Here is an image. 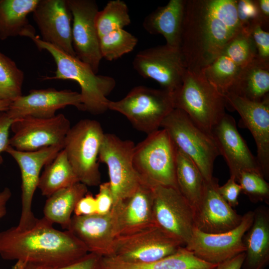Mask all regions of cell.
<instances>
[{
    "mask_svg": "<svg viewBox=\"0 0 269 269\" xmlns=\"http://www.w3.org/2000/svg\"><path fill=\"white\" fill-rule=\"evenodd\" d=\"M237 0H186L179 49L187 70L202 72L242 29Z\"/></svg>",
    "mask_w": 269,
    "mask_h": 269,
    "instance_id": "6da1fadb",
    "label": "cell"
},
{
    "mask_svg": "<svg viewBox=\"0 0 269 269\" xmlns=\"http://www.w3.org/2000/svg\"><path fill=\"white\" fill-rule=\"evenodd\" d=\"M44 217L25 230L16 226L0 232V257L36 265L60 267L72 264L89 252L71 232L55 229Z\"/></svg>",
    "mask_w": 269,
    "mask_h": 269,
    "instance_id": "7a4b0ae2",
    "label": "cell"
},
{
    "mask_svg": "<svg viewBox=\"0 0 269 269\" xmlns=\"http://www.w3.org/2000/svg\"><path fill=\"white\" fill-rule=\"evenodd\" d=\"M39 49L45 50L52 56L56 65L55 76L45 80H71L81 88L83 111L99 115L108 110L110 100L107 97L116 86L112 77L98 75L91 67L76 56H71L54 46L43 41L35 33L28 36Z\"/></svg>",
    "mask_w": 269,
    "mask_h": 269,
    "instance_id": "3957f363",
    "label": "cell"
},
{
    "mask_svg": "<svg viewBox=\"0 0 269 269\" xmlns=\"http://www.w3.org/2000/svg\"><path fill=\"white\" fill-rule=\"evenodd\" d=\"M173 97L174 108L183 111L210 134L226 114L224 96L207 80L202 72L187 70Z\"/></svg>",
    "mask_w": 269,
    "mask_h": 269,
    "instance_id": "277c9868",
    "label": "cell"
},
{
    "mask_svg": "<svg viewBox=\"0 0 269 269\" xmlns=\"http://www.w3.org/2000/svg\"><path fill=\"white\" fill-rule=\"evenodd\" d=\"M176 151L163 129L147 134L144 139L135 145L133 163L141 182L151 187L163 186L178 189Z\"/></svg>",
    "mask_w": 269,
    "mask_h": 269,
    "instance_id": "5b68a950",
    "label": "cell"
},
{
    "mask_svg": "<svg viewBox=\"0 0 269 269\" xmlns=\"http://www.w3.org/2000/svg\"><path fill=\"white\" fill-rule=\"evenodd\" d=\"M160 127L167 132L176 149L195 162L204 180L210 181L214 162L220 155L211 134L178 109H174L165 117Z\"/></svg>",
    "mask_w": 269,
    "mask_h": 269,
    "instance_id": "8992f818",
    "label": "cell"
},
{
    "mask_svg": "<svg viewBox=\"0 0 269 269\" xmlns=\"http://www.w3.org/2000/svg\"><path fill=\"white\" fill-rule=\"evenodd\" d=\"M105 133L100 123L83 119L71 127L63 149L80 182L87 186L101 183L99 154Z\"/></svg>",
    "mask_w": 269,
    "mask_h": 269,
    "instance_id": "52a82bcc",
    "label": "cell"
},
{
    "mask_svg": "<svg viewBox=\"0 0 269 269\" xmlns=\"http://www.w3.org/2000/svg\"><path fill=\"white\" fill-rule=\"evenodd\" d=\"M174 109L172 93L142 85L134 87L122 99L108 104V109L124 115L135 129L147 135L159 130Z\"/></svg>",
    "mask_w": 269,
    "mask_h": 269,
    "instance_id": "ba28073f",
    "label": "cell"
},
{
    "mask_svg": "<svg viewBox=\"0 0 269 269\" xmlns=\"http://www.w3.org/2000/svg\"><path fill=\"white\" fill-rule=\"evenodd\" d=\"M183 247L181 241L155 224L118 235L109 257L129 263L147 264L170 255Z\"/></svg>",
    "mask_w": 269,
    "mask_h": 269,
    "instance_id": "9c48e42d",
    "label": "cell"
},
{
    "mask_svg": "<svg viewBox=\"0 0 269 269\" xmlns=\"http://www.w3.org/2000/svg\"><path fill=\"white\" fill-rule=\"evenodd\" d=\"M135 144L112 134H105L99 161L108 167L114 204L131 196L141 183L133 163Z\"/></svg>",
    "mask_w": 269,
    "mask_h": 269,
    "instance_id": "30bf717a",
    "label": "cell"
},
{
    "mask_svg": "<svg viewBox=\"0 0 269 269\" xmlns=\"http://www.w3.org/2000/svg\"><path fill=\"white\" fill-rule=\"evenodd\" d=\"M257 54L251 35L242 29L202 72L207 80L224 95L242 70L257 57Z\"/></svg>",
    "mask_w": 269,
    "mask_h": 269,
    "instance_id": "8fae6325",
    "label": "cell"
},
{
    "mask_svg": "<svg viewBox=\"0 0 269 269\" xmlns=\"http://www.w3.org/2000/svg\"><path fill=\"white\" fill-rule=\"evenodd\" d=\"M153 191L155 223L185 247L196 228L193 207L176 188L157 186Z\"/></svg>",
    "mask_w": 269,
    "mask_h": 269,
    "instance_id": "7c38bea8",
    "label": "cell"
},
{
    "mask_svg": "<svg viewBox=\"0 0 269 269\" xmlns=\"http://www.w3.org/2000/svg\"><path fill=\"white\" fill-rule=\"evenodd\" d=\"M69 120L62 114L49 118L25 117L15 120L10 129L13 135L9 145L23 151H32L50 146H64L71 128Z\"/></svg>",
    "mask_w": 269,
    "mask_h": 269,
    "instance_id": "4fadbf2b",
    "label": "cell"
},
{
    "mask_svg": "<svg viewBox=\"0 0 269 269\" xmlns=\"http://www.w3.org/2000/svg\"><path fill=\"white\" fill-rule=\"evenodd\" d=\"M133 66L141 77L155 80L172 93L181 85L187 70L179 48L166 44L140 51Z\"/></svg>",
    "mask_w": 269,
    "mask_h": 269,
    "instance_id": "5bb4252c",
    "label": "cell"
},
{
    "mask_svg": "<svg viewBox=\"0 0 269 269\" xmlns=\"http://www.w3.org/2000/svg\"><path fill=\"white\" fill-rule=\"evenodd\" d=\"M253 219L254 211H249L238 227L218 234L206 233L195 228L185 247L200 259L218 265L245 252L243 238Z\"/></svg>",
    "mask_w": 269,
    "mask_h": 269,
    "instance_id": "9a60e30c",
    "label": "cell"
},
{
    "mask_svg": "<svg viewBox=\"0 0 269 269\" xmlns=\"http://www.w3.org/2000/svg\"><path fill=\"white\" fill-rule=\"evenodd\" d=\"M121 208L120 201L105 214L74 215L67 230L85 246L89 253L102 257H109L114 241L120 233Z\"/></svg>",
    "mask_w": 269,
    "mask_h": 269,
    "instance_id": "2e32d148",
    "label": "cell"
},
{
    "mask_svg": "<svg viewBox=\"0 0 269 269\" xmlns=\"http://www.w3.org/2000/svg\"><path fill=\"white\" fill-rule=\"evenodd\" d=\"M63 147L50 146L32 151L17 150L10 145L5 152L15 160L19 166L21 179V211L16 228L25 230L32 227L36 218L32 211V203L37 188L40 171L51 162Z\"/></svg>",
    "mask_w": 269,
    "mask_h": 269,
    "instance_id": "e0dca14e",
    "label": "cell"
},
{
    "mask_svg": "<svg viewBox=\"0 0 269 269\" xmlns=\"http://www.w3.org/2000/svg\"><path fill=\"white\" fill-rule=\"evenodd\" d=\"M67 0L72 15V44L76 57L97 74L102 59L95 24L98 5L93 0Z\"/></svg>",
    "mask_w": 269,
    "mask_h": 269,
    "instance_id": "ac0fdd59",
    "label": "cell"
},
{
    "mask_svg": "<svg viewBox=\"0 0 269 269\" xmlns=\"http://www.w3.org/2000/svg\"><path fill=\"white\" fill-rule=\"evenodd\" d=\"M226 108L235 110L241 117L243 127L252 134L257 146V158L263 175L269 179V95L260 102L239 96L224 95Z\"/></svg>",
    "mask_w": 269,
    "mask_h": 269,
    "instance_id": "d6986e66",
    "label": "cell"
},
{
    "mask_svg": "<svg viewBox=\"0 0 269 269\" xmlns=\"http://www.w3.org/2000/svg\"><path fill=\"white\" fill-rule=\"evenodd\" d=\"M211 135L220 155L224 157L229 167L230 176L237 182L243 171L253 172L263 175L256 156L252 154L239 133L232 116L226 113L212 129Z\"/></svg>",
    "mask_w": 269,
    "mask_h": 269,
    "instance_id": "ffe728a7",
    "label": "cell"
},
{
    "mask_svg": "<svg viewBox=\"0 0 269 269\" xmlns=\"http://www.w3.org/2000/svg\"><path fill=\"white\" fill-rule=\"evenodd\" d=\"M68 106L83 111L81 96L71 90H57L54 88L33 89L11 102L8 116L13 121L25 117L49 118L56 112Z\"/></svg>",
    "mask_w": 269,
    "mask_h": 269,
    "instance_id": "44dd1931",
    "label": "cell"
},
{
    "mask_svg": "<svg viewBox=\"0 0 269 269\" xmlns=\"http://www.w3.org/2000/svg\"><path fill=\"white\" fill-rule=\"evenodd\" d=\"M32 14L43 41L76 56L72 44V15L67 0H39Z\"/></svg>",
    "mask_w": 269,
    "mask_h": 269,
    "instance_id": "7402d4cb",
    "label": "cell"
},
{
    "mask_svg": "<svg viewBox=\"0 0 269 269\" xmlns=\"http://www.w3.org/2000/svg\"><path fill=\"white\" fill-rule=\"evenodd\" d=\"M218 179L204 182L200 205L195 213V227L201 232L218 234L233 230L242 222L238 213L220 195Z\"/></svg>",
    "mask_w": 269,
    "mask_h": 269,
    "instance_id": "603a6c76",
    "label": "cell"
},
{
    "mask_svg": "<svg viewBox=\"0 0 269 269\" xmlns=\"http://www.w3.org/2000/svg\"><path fill=\"white\" fill-rule=\"evenodd\" d=\"M254 211L252 224L243 238L246 248L244 269H264L269 261V210L260 206Z\"/></svg>",
    "mask_w": 269,
    "mask_h": 269,
    "instance_id": "cb8c5ba5",
    "label": "cell"
},
{
    "mask_svg": "<svg viewBox=\"0 0 269 269\" xmlns=\"http://www.w3.org/2000/svg\"><path fill=\"white\" fill-rule=\"evenodd\" d=\"M153 203V187L141 182L131 196L121 201L119 235L155 224Z\"/></svg>",
    "mask_w": 269,
    "mask_h": 269,
    "instance_id": "d4e9b609",
    "label": "cell"
},
{
    "mask_svg": "<svg viewBox=\"0 0 269 269\" xmlns=\"http://www.w3.org/2000/svg\"><path fill=\"white\" fill-rule=\"evenodd\" d=\"M186 0H170L144 19L142 26L151 34H160L169 46L179 48Z\"/></svg>",
    "mask_w": 269,
    "mask_h": 269,
    "instance_id": "484cf974",
    "label": "cell"
},
{
    "mask_svg": "<svg viewBox=\"0 0 269 269\" xmlns=\"http://www.w3.org/2000/svg\"><path fill=\"white\" fill-rule=\"evenodd\" d=\"M269 62L256 57L242 70L227 94L260 102L269 95Z\"/></svg>",
    "mask_w": 269,
    "mask_h": 269,
    "instance_id": "4316f807",
    "label": "cell"
},
{
    "mask_svg": "<svg viewBox=\"0 0 269 269\" xmlns=\"http://www.w3.org/2000/svg\"><path fill=\"white\" fill-rule=\"evenodd\" d=\"M105 269H215L217 265L205 262L185 247L158 261L147 264H133L114 257H103Z\"/></svg>",
    "mask_w": 269,
    "mask_h": 269,
    "instance_id": "83f0119b",
    "label": "cell"
},
{
    "mask_svg": "<svg viewBox=\"0 0 269 269\" xmlns=\"http://www.w3.org/2000/svg\"><path fill=\"white\" fill-rule=\"evenodd\" d=\"M39 0H0V39L25 36L34 29L27 16L32 13Z\"/></svg>",
    "mask_w": 269,
    "mask_h": 269,
    "instance_id": "f1b7e54d",
    "label": "cell"
},
{
    "mask_svg": "<svg viewBox=\"0 0 269 269\" xmlns=\"http://www.w3.org/2000/svg\"><path fill=\"white\" fill-rule=\"evenodd\" d=\"M87 193V186L81 182L55 192L45 202L43 217L67 230L77 203Z\"/></svg>",
    "mask_w": 269,
    "mask_h": 269,
    "instance_id": "f546056e",
    "label": "cell"
},
{
    "mask_svg": "<svg viewBox=\"0 0 269 269\" xmlns=\"http://www.w3.org/2000/svg\"><path fill=\"white\" fill-rule=\"evenodd\" d=\"M176 179L178 190L193 207L195 213L201 200L205 180L195 162L178 149L176 151Z\"/></svg>",
    "mask_w": 269,
    "mask_h": 269,
    "instance_id": "4dcf8cb0",
    "label": "cell"
},
{
    "mask_svg": "<svg viewBox=\"0 0 269 269\" xmlns=\"http://www.w3.org/2000/svg\"><path fill=\"white\" fill-rule=\"evenodd\" d=\"M78 182H80L62 149L51 162L45 166L37 188L43 196L48 197L55 192Z\"/></svg>",
    "mask_w": 269,
    "mask_h": 269,
    "instance_id": "1f68e13d",
    "label": "cell"
},
{
    "mask_svg": "<svg viewBox=\"0 0 269 269\" xmlns=\"http://www.w3.org/2000/svg\"><path fill=\"white\" fill-rule=\"evenodd\" d=\"M131 22L128 7L121 0L109 1L102 10L98 11L95 18L99 38L114 30L124 29Z\"/></svg>",
    "mask_w": 269,
    "mask_h": 269,
    "instance_id": "d6a6232c",
    "label": "cell"
},
{
    "mask_svg": "<svg viewBox=\"0 0 269 269\" xmlns=\"http://www.w3.org/2000/svg\"><path fill=\"white\" fill-rule=\"evenodd\" d=\"M24 73L0 51V99L12 101L22 95Z\"/></svg>",
    "mask_w": 269,
    "mask_h": 269,
    "instance_id": "836d02e7",
    "label": "cell"
},
{
    "mask_svg": "<svg viewBox=\"0 0 269 269\" xmlns=\"http://www.w3.org/2000/svg\"><path fill=\"white\" fill-rule=\"evenodd\" d=\"M138 42L137 38L124 29L112 31L99 38L102 58L113 61L132 51Z\"/></svg>",
    "mask_w": 269,
    "mask_h": 269,
    "instance_id": "e575fe53",
    "label": "cell"
},
{
    "mask_svg": "<svg viewBox=\"0 0 269 269\" xmlns=\"http://www.w3.org/2000/svg\"><path fill=\"white\" fill-rule=\"evenodd\" d=\"M242 192L254 202L269 201V184L263 175L250 171L241 173L237 180Z\"/></svg>",
    "mask_w": 269,
    "mask_h": 269,
    "instance_id": "d590c367",
    "label": "cell"
},
{
    "mask_svg": "<svg viewBox=\"0 0 269 269\" xmlns=\"http://www.w3.org/2000/svg\"><path fill=\"white\" fill-rule=\"evenodd\" d=\"M11 269H105V267L103 257L88 253L79 261L63 267H45L16 261Z\"/></svg>",
    "mask_w": 269,
    "mask_h": 269,
    "instance_id": "8d00e7d4",
    "label": "cell"
},
{
    "mask_svg": "<svg viewBox=\"0 0 269 269\" xmlns=\"http://www.w3.org/2000/svg\"><path fill=\"white\" fill-rule=\"evenodd\" d=\"M237 12L242 29L249 32V29L253 24L261 23L263 25L255 0H237Z\"/></svg>",
    "mask_w": 269,
    "mask_h": 269,
    "instance_id": "74e56055",
    "label": "cell"
},
{
    "mask_svg": "<svg viewBox=\"0 0 269 269\" xmlns=\"http://www.w3.org/2000/svg\"><path fill=\"white\" fill-rule=\"evenodd\" d=\"M257 49V57L269 62V32L261 23L253 24L249 29Z\"/></svg>",
    "mask_w": 269,
    "mask_h": 269,
    "instance_id": "f35d334b",
    "label": "cell"
},
{
    "mask_svg": "<svg viewBox=\"0 0 269 269\" xmlns=\"http://www.w3.org/2000/svg\"><path fill=\"white\" fill-rule=\"evenodd\" d=\"M99 192L95 198L97 213L105 214L109 212L114 205V198L109 182L101 183Z\"/></svg>",
    "mask_w": 269,
    "mask_h": 269,
    "instance_id": "ab89813d",
    "label": "cell"
},
{
    "mask_svg": "<svg viewBox=\"0 0 269 269\" xmlns=\"http://www.w3.org/2000/svg\"><path fill=\"white\" fill-rule=\"evenodd\" d=\"M218 190L221 197L231 207H235L238 205V197L242 189L233 177L230 176L226 183L218 187Z\"/></svg>",
    "mask_w": 269,
    "mask_h": 269,
    "instance_id": "60d3db41",
    "label": "cell"
},
{
    "mask_svg": "<svg viewBox=\"0 0 269 269\" xmlns=\"http://www.w3.org/2000/svg\"><path fill=\"white\" fill-rule=\"evenodd\" d=\"M13 122L6 112H0V166L3 162L1 154L9 145V131Z\"/></svg>",
    "mask_w": 269,
    "mask_h": 269,
    "instance_id": "b9f144b4",
    "label": "cell"
},
{
    "mask_svg": "<svg viewBox=\"0 0 269 269\" xmlns=\"http://www.w3.org/2000/svg\"><path fill=\"white\" fill-rule=\"evenodd\" d=\"M74 213L77 216H89L97 213L95 198L92 194L88 192L79 200Z\"/></svg>",
    "mask_w": 269,
    "mask_h": 269,
    "instance_id": "7bdbcfd3",
    "label": "cell"
},
{
    "mask_svg": "<svg viewBox=\"0 0 269 269\" xmlns=\"http://www.w3.org/2000/svg\"><path fill=\"white\" fill-rule=\"evenodd\" d=\"M245 258V252L217 265L215 269H241Z\"/></svg>",
    "mask_w": 269,
    "mask_h": 269,
    "instance_id": "ee69618b",
    "label": "cell"
},
{
    "mask_svg": "<svg viewBox=\"0 0 269 269\" xmlns=\"http://www.w3.org/2000/svg\"><path fill=\"white\" fill-rule=\"evenodd\" d=\"M257 4L263 28L268 30L269 23V0H255Z\"/></svg>",
    "mask_w": 269,
    "mask_h": 269,
    "instance_id": "f6af8a7d",
    "label": "cell"
},
{
    "mask_svg": "<svg viewBox=\"0 0 269 269\" xmlns=\"http://www.w3.org/2000/svg\"><path fill=\"white\" fill-rule=\"evenodd\" d=\"M11 195V191L8 187H5L0 191V220L7 213V204Z\"/></svg>",
    "mask_w": 269,
    "mask_h": 269,
    "instance_id": "bcb514c9",
    "label": "cell"
},
{
    "mask_svg": "<svg viewBox=\"0 0 269 269\" xmlns=\"http://www.w3.org/2000/svg\"><path fill=\"white\" fill-rule=\"evenodd\" d=\"M10 103V101L0 99V112H6Z\"/></svg>",
    "mask_w": 269,
    "mask_h": 269,
    "instance_id": "7dc6e473",
    "label": "cell"
}]
</instances>
